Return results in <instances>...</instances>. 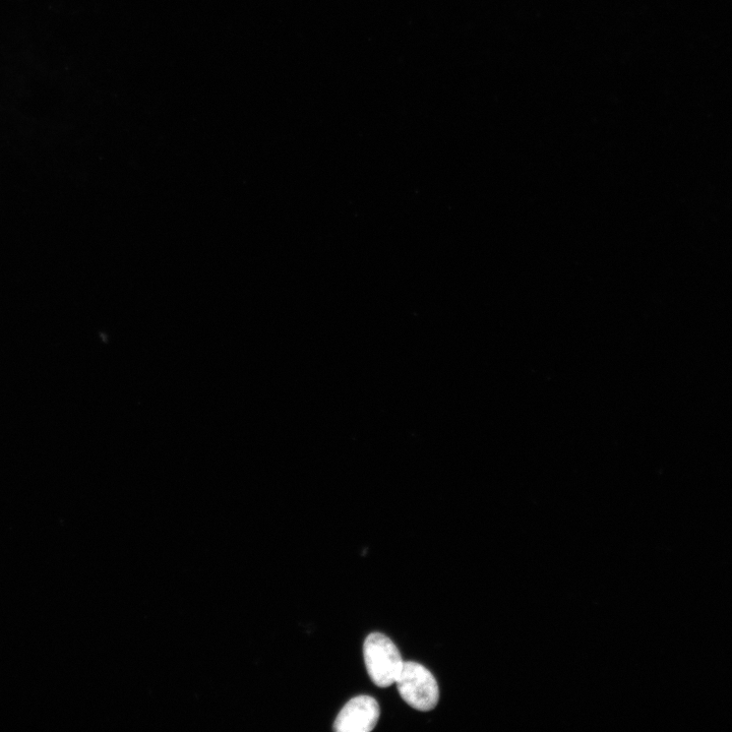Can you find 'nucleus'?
<instances>
[{"label": "nucleus", "mask_w": 732, "mask_h": 732, "mask_svg": "<svg viewBox=\"0 0 732 732\" xmlns=\"http://www.w3.org/2000/svg\"><path fill=\"white\" fill-rule=\"evenodd\" d=\"M363 655L368 673L375 685L388 688L395 684L403 667V659L393 641L381 633L366 638Z\"/></svg>", "instance_id": "1"}, {"label": "nucleus", "mask_w": 732, "mask_h": 732, "mask_svg": "<svg viewBox=\"0 0 732 732\" xmlns=\"http://www.w3.org/2000/svg\"><path fill=\"white\" fill-rule=\"evenodd\" d=\"M380 714L376 699L358 696L342 708L335 720L334 729L337 732H370L376 727Z\"/></svg>", "instance_id": "3"}, {"label": "nucleus", "mask_w": 732, "mask_h": 732, "mask_svg": "<svg viewBox=\"0 0 732 732\" xmlns=\"http://www.w3.org/2000/svg\"><path fill=\"white\" fill-rule=\"evenodd\" d=\"M402 699L419 711H431L440 699L437 680L429 669L417 662H404L395 682Z\"/></svg>", "instance_id": "2"}]
</instances>
